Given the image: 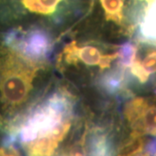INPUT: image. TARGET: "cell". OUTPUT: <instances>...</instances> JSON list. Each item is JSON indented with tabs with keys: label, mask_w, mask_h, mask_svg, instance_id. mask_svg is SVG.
<instances>
[{
	"label": "cell",
	"mask_w": 156,
	"mask_h": 156,
	"mask_svg": "<svg viewBox=\"0 0 156 156\" xmlns=\"http://www.w3.org/2000/svg\"><path fill=\"white\" fill-rule=\"evenodd\" d=\"M106 18L109 21L121 23L122 22L123 0H100Z\"/></svg>",
	"instance_id": "cell-9"
},
{
	"label": "cell",
	"mask_w": 156,
	"mask_h": 156,
	"mask_svg": "<svg viewBox=\"0 0 156 156\" xmlns=\"http://www.w3.org/2000/svg\"><path fill=\"white\" fill-rule=\"evenodd\" d=\"M70 101L65 95L54 94L44 103L24 116L17 132L23 144L55 133L69 119Z\"/></svg>",
	"instance_id": "cell-1"
},
{
	"label": "cell",
	"mask_w": 156,
	"mask_h": 156,
	"mask_svg": "<svg viewBox=\"0 0 156 156\" xmlns=\"http://www.w3.org/2000/svg\"><path fill=\"white\" fill-rule=\"evenodd\" d=\"M133 62H135L148 76L156 73V44L153 50H150L146 54L143 59L135 56Z\"/></svg>",
	"instance_id": "cell-12"
},
{
	"label": "cell",
	"mask_w": 156,
	"mask_h": 156,
	"mask_svg": "<svg viewBox=\"0 0 156 156\" xmlns=\"http://www.w3.org/2000/svg\"><path fill=\"white\" fill-rule=\"evenodd\" d=\"M140 12V32L143 40L156 43V0H137Z\"/></svg>",
	"instance_id": "cell-5"
},
{
	"label": "cell",
	"mask_w": 156,
	"mask_h": 156,
	"mask_svg": "<svg viewBox=\"0 0 156 156\" xmlns=\"http://www.w3.org/2000/svg\"><path fill=\"white\" fill-rule=\"evenodd\" d=\"M145 149V140L142 134L132 132L127 142L118 151L117 156H138Z\"/></svg>",
	"instance_id": "cell-8"
},
{
	"label": "cell",
	"mask_w": 156,
	"mask_h": 156,
	"mask_svg": "<svg viewBox=\"0 0 156 156\" xmlns=\"http://www.w3.org/2000/svg\"><path fill=\"white\" fill-rule=\"evenodd\" d=\"M71 126L70 120H68L55 133L43 136L32 141L23 144L28 156H52L58 147L59 143L65 138Z\"/></svg>",
	"instance_id": "cell-4"
},
{
	"label": "cell",
	"mask_w": 156,
	"mask_h": 156,
	"mask_svg": "<svg viewBox=\"0 0 156 156\" xmlns=\"http://www.w3.org/2000/svg\"><path fill=\"white\" fill-rule=\"evenodd\" d=\"M148 106V101L143 97H136L128 101L125 108L124 115L132 128L139 122Z\"/></svg>",
	"instance_id": "cell-6"
},
{
	"label": "cell",
	"mask_w": 156,
	"mask_h": 156,
	"mask_svg": "<svg viewBox=\"0 0 156 156\" xmlns=\"http://www.w3.org/2000/svg\"><path fill=\"white\" fill-rule=\"evenodd\" d=\"M137 52V46L132 43H126L118 50V64L122 69L129 68L134 61Z\"/></svg>",
	"instance_id": "cell-11"
},
{
	"label": "cell",
	"mask_w": 156,
	"mask_h": 156,
	"mask_svg": "<svg viewBox=\"0 0 156 156\" xmlns=\"http://www.w3.org/2000/svg\"><path fill=\"white\" fill-rule=\"evenodd\" d=\"M112 148L105 134H96L90 144V156H111Z\"/></svg>",
	"instance_id": "cell-10"
},
{
	"label": "cell",
	"mask_w": 156,
	"mask_h": 156,
	"mask_svg": "<svg viewBox=\"0 0 156 156\" xmlns=\"http://www.w3.org/2000/svg\"><path fill=\"white\" fill-rule=\"evenodd\" d=\"M133 131L140 134L156 135V106H148Z\"/></svg>",
	"instance_id": "cell-7"
},
{
	"label": "cell",
	"mask_w": 156,
	"mask_h": 156,
	"mask_svg": "<svg viewBox=\"0 0 156 156\" xmlns=\"http://www.w3.org/2000/svg\"><path fill=\"white\" fill-rule=\"evenodd\" d=\"M86 154L87 151L85 147V135H83L81 140L71 147L67 156H86Z\"/></svg>",
	"instance_id": "cell-13"
},
{
	"label": "cell",
	"mask_w": 156,
	"mask_h": 156,
	"mask_svg": "<svg viewBox=\"0 0 156 156\" xmlns=\"http://www.w3.org/2000/svg\"><path fill=\"white\" fill-rule=\"evenodd\" d=\"M64 59L69 64L82 62L89 66H100L101 69L109 67L112 62L118 57V52L108 55L101 54L98 48L91 45L78 47L75 42L66 46L63 51Z\"/></svg>",
	"instance_id": "cell-3"
},
{
	"label": "cell",
	"mask_w": 156,
	"mask_h": 156,
	"mask_svg": "<svg viewBox=\"0 0 156 156\" xmlns=\"http://www.w3.org/2000/svg\"><path fill=\"white\" fill-rule=\"evenodd\" d=\"M9 35L23 54L33 61L44 58L50 51V37L43 30H32L23 35L11 31Z\"/></svg>",
	"instance_id": "cell-2"
}]
</instances>
